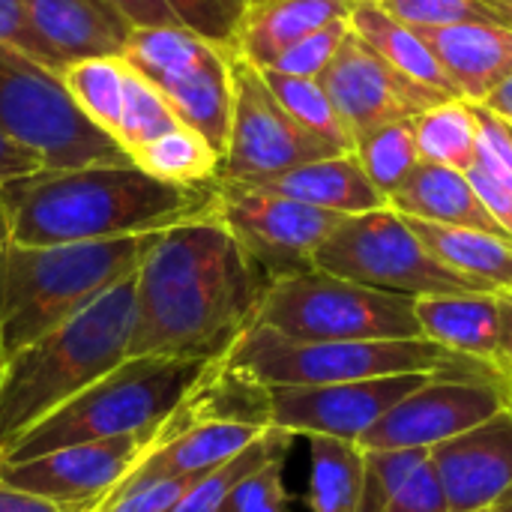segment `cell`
<instances>
[{
	"instance_id": "cell-2",
	"label": "cell",
	"mask_w": 512,
	"mask_h": 512,
	"mask_svg": "<svg viewBox=\"0 0 512 512\" xmlns=\"http://www.w3.org/2000/svg\"><path fill=\"white\" fill-rule=\"evenodd\" d=\"M12 213V243H96L147 237L216 210V180L165 183L135 162L45 168L3 186Z\"/></svg>"
},
{
	"instance_id": "cell-39",
	"label": "cell",
	"mask_w": 512,
	"mask_h": 512,
	"mask_svg": "<svg viewBox=\"0 0 512 512\" xmlns=\"http://www.w3.org/2000/svg\"><path fill=\"white\" fill-rule=\"evenodd\" d=\"M0 45L15 48V51L33 57L36 63L51 66L54 72H63L60 63L54 60V54L48 51V45L39 39L24 0H0Z\"/></svg>"
},
{
	"instance_id": "cell-50",
	"label": "cell",
	"mask_w": 512,
	"mask_h": 512,
	"mask_svg": "<svg viewBox=\"0 0 512 512\" xmlns=\"http://www.w3.org/2000/svg\"><path fill=\"white\" fill-rule=\"evenodd\" d=\"M3 462H6V447L0 444V468H3Z\"/></svg>"
},
{
	"instance_id": "cell-27",
	"label": "cell",
	"mask_w": 512,
	"mask_h": 512,
	"mask_svg": "<svg viewBox=\"0 0 512 512\" xmlns=\"http://www.w3.org/2000/svg\"><path fill=\"white\" fill-rule=\"evenodd\" d=\"M414 141L423 162L468 171L477 159L480 114L468 99H447L411 117Z\"/></svg>"
},
{
	"instance_id": "cell-46",
	"label": "cell",
	"mask_w": 512,
	"mask_h": 512,
	"mask_svg": "<svg viewBox=\"0 0 512 512\" xmlns=\"http://www.w3.org/2000/svg\"><path fill=\"white\" fill-rule=\"evenodd\" d=\"M486 111H492V114H498L504 123H510L512 126V78H507L501 87H495L483 102H480Z\"/></svg>"
},
{
	"instance_id": "cell-24",
	"label": "cell",
	"mask_w": 512,
	"mask_h": 512,
	"mask_svg": "<svg viewBox=\"0 0 512 512\" xmlns=\"http://www.w3.org/2000/svg\"><path fill=\"white\" fill-rule=\"evenodd\" d=\"M408 219V216H405ZM423 246L453 273L489 294H512V240L480 231L408 219Z\"/></svg>"
},
{
	"instance_id": "cell-42",
	"label": "cell",
	"mask_w": 512,
	"mask_h": 512,
	"mask_svg": "<svg viewBox=\"0 0 512 512\" xmlns=\"http://www.w3.org/2000/svg\"><path fill=\"white\" fill-rule=\"evenodd\" d=\"M45 168H48V162L39 150H33L30 144L18 141L0 129V189L15 183V180L33 177Z\"/></svg>"
},
{
	"instance_id": "cell-3",
	"label": "cell",
	"mask_w": 512,
	"mask_h": 512,
	"mask_svg": "<svg viewBox=\"0 0 512 512\" xmlns=\"http://www.w3.org/2000/svg\"><path fill=\"white\" fill-rule=\"evenodd\" d=\"M135 276L111 285L81 312L9 357L0 387L3 447L129 357L138 315Z\"/></svg>"
},
{
	"instance_id": "cell-22",
	"label": "cell",
	"mask_w": 512,
	"mask_h": 512,
	"mask_svg": "<svg viewBox=\"0 0 512 512\" xmlns=\"http://www.w3.org/2000/svg\"><path fill=\"white\" fill-rule=\"evenodd\" d=\"M414 315L420 321L423 339L498 369L501 294H426L414 297Z\"/></svg>"
},
{
	"instance_id": "cell-40",
	"label": "cell",
	"mask_w": 512,
	"mask_h": 512,
	"mask_svg": "<svg viewBox=\"0 0 512 512\" xmlns=\"http://www.w3.org/2000/svg\"><path fill=\"white\" fill-rule=\"evenodd\" d=\"M384 512H450L447 492L438 480V471L432 465V459H426L411 477L408 483L396 492V498L387 504Z\"/></svg>"
},
{
	"instance_id": "cell-9",
	"label": "cell",
	"mask_w": 512,
	"mask_h": 512,
	"mask_svg": "<svg viewBox=\"0 0 512 512\" xmlns=\"http://www.w3.org/2000/svg\"><path fill=\"white\" fill-rule=\"evenodd\" d=\"M123 63L147 78L177 120L204 135L222 156L231 132V54L186 27H141L123 45Z\"/></svg>"
},
{
	"instance_id": "cell-18",
	"label": "cell",
	"mask_w": 512,
	"mask_h": 512,
	"mask_svg": "<svg viewBox=\"0 0 512 512\" xmlns=\"http://www.w3.org/2000/svg\"><path fill=\"white\" fill-rule=\"evenodd\" d=\"M228 183H240V186L258 189V192L285 195V198H294V201H303V204H312L321 210H333L342 216L390 207V198L375 189V183L360 168L354 150L324 156L315 162H303V165L279 171V174H264V177H252V180H228Z\"/></svg>"
},
{
	"instance_id": "cell-48",
	"label": "cell",
	"mask_w": 512,
	"mask_h": 512,
	"mask_svg": "<svg viewBox=\"0 0 512 512\" xmlns=\"http://www.w3.org/2000/svg\"><path fill=\"white\" fill-rule=\"evenodd\" d=\"M6 366H9V354H6L3 339H0V387H3V378H6Z\"/></svg>"
},
{
	"instance_id": "cell-19",
	"label": "cell",
	"mask_w": 512,
	"mask_h": 512,
	"mask_svg": "<svg viewBox=\"0 0 512 512\" xmlns=\"http://www.w3.org/2000/svg\"><path fill=\"white\" fill-rule=\"evenodd\" d=\"M39 39L60 69L90 57H120L132 27L108 0H24Z\"/></svg>"
},
{
	"instance_id": "cell-28",
	"label": "cell",
	"mask_w": 512,
	"mask_h": 512,
	"mask_svg": "<svg viewBox=\"0 0 512 512\" xmlns=\"http://www.w3.org/2000/svg\"><path fill=\"white\" fill-rule=\"evenodd\" d=\"M132 162L165 183L201 186L219 180L222 153L204 135L180 123L165 135L153 138L150 144H144L141 150H135Z\"/></svg>"
},
{
	"instance_id": "cell-52",
	"label": "cell",
	"mask_w": 512,
	"mask_h": 512,
	"mask_svg": "<svg viewBox=\"0 0 512 512\" xmlns=\"http://www.w3.org/2000/svg\"><path fill=\"white\" fill-rule=\"evenodd\" d=\"M510 390H512V378H510Z\"/></svg>"
},
{
	"instance_id": "cell-16",
	"label": "cell",
	"mask_w": 512,
	"mask_h": 512,
	"mask_svg": "<svg viewBox=\"0 0 512 512\" xmlns=\"http://www.w3.org/2000/svg\"><path fill=\"white\" fill-rule=\"evenodd\" d=\"M438 372L381 375L321 387H273L270 423L291 435H330L360 441L387 411L420 390Z\"/></svg>"
},
{
	"instance_id": "cell-47",
	"label": "cell",
	"mask_w": 512,
	"mask_h": 512,
	"mask_svg": "<svg viewBox=\"0 0 512 512\" xmlns=\"http://www.w3.org/2000/svg\"><path fill=\"white\" fill-rule=\"evenodd\" d=\"M9 243H12V213H9V204L0 189V249H6Z\"/></svg>"
},
{
	"instance_id": "cell-10",
	"label": "cell",
	"mask_w": 512,
	"mask_h": 512,
	"mask_svg": "<svg viewBox=\"0 0 512 512\" xmlns=\"http://www.w3.org/2000/svg\"><path fill=\"white\" fill-rule=\"evenodd\" d=\"M312 267L405 297L483 291L447 270L393 207L345 216L312 255Z\"/></svg>"
},
{
	"instance_id": "cell-23",
	"label": "cell",
	"mask_w": 512,
	"mask_h": 512,
	"mask_svg": "<svg viewBox=\"0 0 512 512\" xmlns=\"http://www.w3.org/2000/svg\"><path fill=\"white\" fill-rule=\"evenodd\" d=\"M390 207L408 219L456 225V228H480L507 237L501 225L492 219V213L486 210V204L480 201L471 177L447 165L420 159L411 177L399 186V192H393Z\"/></svg>"
},
{
	"instance_id": "cell-6",
	"label": "cell",
	"mask_w": 512,
	"mask_h": 512,
	"mask_svg": "<svg viewBox=\"0 0 512 512\" xmlns=\"http://www.w3.org/2000/svg\"><path fill=\"white\" fill-rule=\"evenodd\" d=\"M207 366L210 360L195 357H126L117 369L6 444V462H27L60 447L150 429L180 405Z\"/></svg>"
},
{
	"instance_id": "cell-51",
	"label": "cell",
	"mask_w": 512,
	"mask_h": 512,
	"mask_svg": "<svg viewBox=\"0 0 512 512\" xmlns=\"http://www.w3.org/2000/svg\"><path fill=\"white\" fill-rule=\"evenodd\" d=\"M483 512H507V510H495V507H492V510H483Z\"/></svg>"
},
{
	"instance_id": "cell-33",
	"label": "cell",
	"mask_w": 512,
	"mask_h": 512,
	"mask_svg": "<svg viewBox=\"0 0 512 512\" xmlns=\"http://www.w3.org/2000/svg\"><path fill=\"white\" fill-rule=\"evenodd\" d=\"M180 126L177 114L171 111V105L165 102V96L138 72H126V93H123V111H120V123H117V144L129 153L141 150L144 144H150L153 138L165 135L168 129Z\"/></svg>"
},
{
	"instance_id": "cell-45",
	"label": "cell",
	"mask_w": 512,
	"mask_h": 512,
	"mask_svg": "<svg viewBox=\"0 0 512 512\" xmlns=\"http://www.w3.org/2000/svg\"><path fill=\"white\" fill-rule=\"evenodd\" d=\"M498 369L512 378V294H501V351Z\"/></svg>"
},
{
	"instance_id": "cell-25",
	"label": "cell",
	"mask_w": 512,
	"mask_h": 512,
	"mask_svg": "<svg viewBox=\"0 0 512 512\" xmlns=\"http://www.w3.org/2000/svg\"><path fill=\"white\" fill-rule=\"evenodd\" d=\"M351 27L387 63H393L399 72H405L417 84H423L429 90H438V93H444L450 99H462L459 90L453 87V81L447 78L444 66L438 63V57L432 54V48L420 36V30H414V27L402 24L399 18H393L378 0H360L354 15H351Z\"/></svg>"
},
{
	"instance_id": "cell-14",
	"label": "cell",
	"mask_w": 512,
	"mask_h": 512,
	"mask_svg": "<svg viewBox=\"0 0 512 512\" xmlns=\"http://www.w3.org/2000/svg\"><path fill=\"white\" fill-rule=\"evenodd\" d=\"M159 423L105 441L60 447L27 462H3L0 480L36 492L69 512L84 510L105 498L153 450L159 438Z\"/></svg>"
},
{
	"instance_id": "cell-7",
	"label": "cell",
	"mask_w": 512,
	"mask_h": 512,
	"mask_svg": "<svg viewBox=\"0 0 512 512\" xmlns=\"http://www.w3.org/2000/svg\"><path fill=\"white\" fill-rule=\"evenodd\" d=\"M252 324L300 342L423 339L414 297L378 291L315 267L267 282Z\"/></svg>"
},
{
	"instance_id": "cell-36",
	"label": "cell",
	"mask_w": 512,
	"mask_h": 512,
	"mask_svg": "<svg viewBox=\"0 0 512 512\" xmlns=\"http://www.w3.org/2000/svg\"><path fill=\"white\" fill-rule=\"evenodd\" d=\"M165 3L171 6V12L186 30L231 51L243 12L252 0H165Z\"/></svg>"
},
{
	"instance_id": "cell-34",
	"label": "cell",
	"mask_w": 512,
	"mask_h": 512,
	"mask_svg": "<svg viewBox=\"0 0 512 512\" xmlns=\"http://www.w3.org/2000/svg\"><path fill=\"white\" fill-rule=\"evenodd\" d=\"M393 18L408 27H453V24H501L512 27L510 9L501 0H378Z\"/></svg>"
},
{
	"instance_id": "cell-1",
	"label": "cell",
	"mask_w": 512,
	"mask_h": 512,
	"mask_svg": "<svg viewBox=\"0 0 512 512\" xmlns=\"http://www.w3.org/2000/svg\"><path fill=\"white\" fill-rule=\"evenodd\" d=\"M135 285L129 357L216 360L252 324L267 276L213 210L159 231Z\"/></svg>"
},
{
	"instance_id": "cell-20",
	"label": "cell",
	"mask_w": 512,
	"mask_h": 512,
	"mask_svg": "<svg viewBox=\"0 0 512 512\" xmlns=\"http://www.w3.org/2000/svg\"><path fill=\"white\" fill-rule=\"evenodd\" d=\"M420 36L444 66L459 96L474 105H480L495 87L512 78V27L453 24L423 27Z\"/></svg>"
},
{
	"instance_id": "cell-21",
	"label": "cell",
	"mask_w": 512,
	"mask_h": 512,
	"mask_svg": "<svg viewBox=\"0 0 512 512\" xmlns=\"http://www.w3.org/2000/svg\"><path fill=\"white\" fill-rule=\"evenodd\" d=\"M360 0H252L237 27L231 54L267 69L282 51L333 21H351Z\"/></svg>"
},
{
	"instance_id": "cell-4",
	"label": "cell",
	"mask_w": 512,
	"mask_h": 512,
	"mask_svg": "<svg viewBox=\"0 0 512 512\" xmlns=\"http://www.w3.org/2000/svg\"><path fill=\"white\" fill-rule=\"evenodd\" d=\"M153 237L54 246L9 243L0 249V339L6 354L33 345L111 285L135 276Z\"/></svg>"
},
{
	"instance_id": "cell-32",
	"label": "cell",
	"mask_w": 512,
	"mask_h": 512,
	"mask_svg": "<svg viewBox=\"0 0 512 512\" xmlns=\"http://www.w3.org/2000/svg\"><path fill=\"white\" fill-rule=\"evenodd\" d=\"M354 156L366 177L375 183L378 192L393 198L399 186L411 177V171L420 165V150L414 141V126L411 120H399L390 126H381L354 144Z\"/></svg>"
},
{
	"instance_id": "cell-15",
	"label": "cell",
	"mask_w": 512,
	"mask_h": 512,
	"mask_svg": "<svg viewBox=\"0 0 512 512\" xmlns=\"http://www.w3.org/2000/svg\"><path fill=\"white\" fill-rule=\"evenodd\" d=\"M318 81L324 84L336 111L348 123L354 144L357 138L381 126L411 120L420 111L450 99L438 90L417 84L393 63H387L360 33H354V27Z\"/></svg>"
},
{
	"instance_id": "cell-5",
	"label": "cell",
	"mask_w": 512,
	"mask_h": 512,
	"mask_svg": "<svg viewBox=\"0 0 512 512\" xmlns=\"http://www.w3.org/2000/svg\"><path fill=\"white\" fill-rule=\"evenodd\" d=\"M222 360L228 369L267 390L348 384L405 372H501L483 360L453 354L429 339L300 342L261 324H249Z\"/></svg>"
},
{
	"instance_id": "cell-44",
	"label": "cell",
	"mask_w": 512,
	"mask_h": 512,
	"mask_svg": "<svg viewBox=\"0 0 512 512\" xmlns=\"http://www.w3.org/2000/svg\"><path fill=\"white\" fill-rule=\"evenodd\" d=\"M0 512H69L66 507L0 480Z\"/></svg>"
},
{
	"instance_id": "cell-29",
	"label": "cell",
	"mask_w": 512,
	"mask_h": 512,
	"mask_svg": "<svg viewBox=\"0 0 512 512\" xmlns=\"http://www.w3.org/2000/svg\"><path fill=\"white\" fill-rule=\"evenodd\" d=\"M126 72L129 66L123 63V57H90V60L69 63L60 72L78 111L111 138L117 132L120 111H123Z\"/></svg>"
},
{
	"instance_id": "cell-8",
	"label": "cell",
	"mask_w": 512,
	"mask_h": 512,
	"mask_svg": "<svg viewBox=\"0 0 512 512\" xmlns=\"http://www.w3.org/2000/svg\"><path fill=\"white\" fill-rule=\"evenodd\" d=\"M0 129L39 150L48 168L126 165L129 153L72 102L60 72L0 45Z\"/></svg>"
},
{
	"instance_id": "cell-43",
	"label": "cell",
	"mask_w": 512,
	"mask_h": 512,
	"mask_svg": "<svg viewBox=\"0 0 512 512\" xmlns=\"http://www.w3.org/2000/svg\"><path fill=\"white\" fill-rule=\"evenodd\" d=\"M132 30L141 27H177V15L165 0H108ZM183 27V24H180Z\"/></svg>"
},
{
	"instance_id": "cell-17",
	"label": "cell",
	"mask_w": 512,
	"mask_h": 512,
	"mask_svg": "<svg viewBox=\"0 0 512 512\" xmlns=\"http://www.w3.org/2000/svg\"><path fill=\"white\" fill-rule=\"evenodd\" d=\"M429 459L450 512L492 510L512 486V402L465 435L432 447Z\"/></svg>"
},
{
	"instance_id": "cell-38",
	"label": "cell",
	"mask_w": 512,
	"mask_h": 512,
	"mask_svg": "<svg viewBox=\"0 0 512 512\" xmlns=\"http://www.w3.org/2000/svg\"><path fill=\"white\" fill-rule=\"evenodd\" d=\"M285 459H273L261 468H255L252 474H246L231 495L225 498L219 512H288L291 507V495L285 489L282 471H285Z\"/></svg>"
},
{
	"instance_id": "cell-49",
	"label": "cell",
	"mask_w": 512,
	"mask_h": 512,
	"mask_svg": "<svg viewBox=\"0 0 512 512\" xmlns=\"http://www.w3.org/2000/svg\"><path fill=\"white\" fill-rule=\"evenodd\" d=\"M495 510H507V512H512V486H510V489H507V495H504V498H501V501L495 504Z\"/></svg>"
},
{
	"instance_id": "cell-26",
	"label": "cell",
	"mask_w": 512,
	"mask_h": 512,
	"mask_svg": "<svg viewBox=\"0 0 512 512\" xmlns=\"http://www.w3.org/2000/svg\"><path fill=\"white\" fill-rule=\"evenodd\" d=\"M366 453L357 441L309 435V512H357Z\"/></svg>"
},
{
	"instance_id": "cell-13",
	"label": "cell",
	"mask_w": 512,
	"mask_h": 512,
	"mask_svg": "<svg viewBox=\"0 0 512 512\" xmlns=\"http://www.w3.org/2000/svg\"><path fill=\"white\" fill-rule=\"evenodd\" d=\"M216 216L231 228L267 282L312 270V255L345 219L342 213L228 180H216Z\"/></svg>"
},
{
	"instance_id": "cell-30",
	"label": "cell",
	"mask_w": 512,
	"mask_h": 512,
	"mask_svg": "<svg viewBox=\"0 0 512 512\" xmlns=\"http://www.w3.org/2000/svg\"><path fill=\"white\" fill-rule=\"evenodd\" d=\"M294 438L297 435H291V432H285V429H276V426H270L258 441H252L243 453H237L234 459H228V462H222L219 468H213V471H207L174 507L168 512H219L222 510V504H225V498L231 495V489L246 477V474H252L255 468H261V465H267V462H273V459H282V456H288L291 453V447H294Z\"/></svg>"
},
{
	"instance_id": "cell-41",
	"label": "cell",
	"mask_w": 512,
	"mask_h": 512,
	"mask_svg": "<svg viewBox=\"0 0 512 512\" xmlns=\"http://www.w3.org/2000/svg\"><path fill=\"white\" fill-rule=\"evenodd\" d=\"M480 195V201L486 204V210L492 213V219L501 225V231L512 240V183L510 180H501L495 177L492 171L480 168V165H471L465 171Z\"/></svg>"
},
{
	"instance_id": "cell-37",
	"label": "cell",
	"mask_w": 512,
	"mask_h": 512,
	"mask_svg": "<svg viewBox=\"0 0 512 512\" xmlns=\"http://www.w3.org/2000/svg\"><path fill=\"white\" fill-rule=\"evenodd\" d=\"M348 33H351V21H333L327 27H318L300 42H294L288 51H282L267 69L297 75V78H321V72L333 63Z\"/></svg>"
},
{
	"instance_id": "cell-12",
	"label": "cell",
	"mask_w": 512,
	"mask_h": 512,
	"mask_svg": "<svg viewBox=\"0 0 512 512\" xmlns=\"http://www.w3.org/2000/svg\"><path fill=\"white\" fill-rule=\"evenodd\" d=\"M231 81V132L219 180H252L297 168L303 162L336 156L327 141L312 135L288 114V108L276 99L255 63L231 54Z\"/></svg>"
},
{
	"instance_id": "cell-31",
	"label": "cell",
	"mask_w": 512,
	"mask_h": 512,
	"mask_svg": "<svg viewBox=\"0 0 512 512\" xmlns=\"http://www.w3.org/2000/svg\"><path fill=\"white\" fill-rule=\"evenodd\" d=\"M261 72L270 90L276 93V99L288 108V114L300 126H306L312 135L327 141L336 153L354 150V135L318 78H297V75L276 72V69H261Z\"/></svg>"
},
{
	"instance_id": "cell-11",
	"label": "cell",
	"mask_w": 512,
	"mask_h": 512,
	"mask_svg": "<svg viewBox=\"0 0 512 512\" xmlns=\"http://www.w3.org/2000/svg\"><path fill=\"white\" fill-rule=\"evenodd\" d=\"M512 402L504 372H438L387 411L357 444L363 450H432L486 423Z\"/></svg>"
},
{
	"instance_id": "cell-35",
	"label": "cell",
	"mask_w": 512,
	"mask_h": 512,
	"mask_svg": "<svg viewBox=\"0 0 512 512\" xmlns=\"http://www.w3.org/2000/svg\"><path fill=\"white\" fill-rule=\"evenodd\" d=\"M363 492L357 512H384L396 498V492L408 483V477L429 459V450H363Z\"/></svg>"
}]
</instances>
